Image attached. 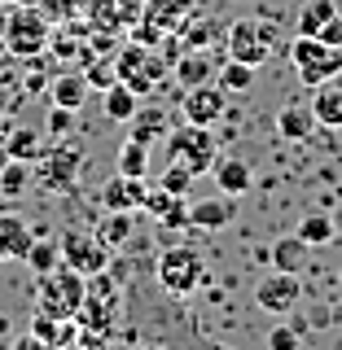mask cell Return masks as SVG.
<instances>
[{
    "label": "cell",
    "instance_id": "cell-1",
    "mask_svg": "<svg viewBox=\"0 0 342 350\" xmlns=\"http://www.w3.org/2000/svg\"><path fill=\"white\" fill-rule=\"evenodd\" d=\"M119 311H123V293H119V284L110 280L106 271L88 276V280H84L80 315H75L80 333H84V337H97V342H106V337L114 333V324H119Z\"/></svg>",
    "mask_w": 342,
    "mask_h": 350
},
{
    "label": "cell",
    "instance_id": "cell-2",
    "mask_svg": "<svg viewBox=\"0 0 342 350\" xmlns=\"http://www.w3.org/2000/svg\"><path fill=\"white\" fill-rule=\"evenodd\" d=\"M290 66L299 70V83L321 88L329 79H338L342 49H334V44H325V40H316V36H294V44H290Z\"/></svg>",
    "mask_w": 342,
    "mask_h": 350
},
{
    "label": "cell",
    "instance_id": "cell-3",
    "mask_svg": "<svg viewBox=\"0 0 342 350\" xmlns=\"http://www.w3.org/2000/svg\"><path fill=\"white\" fill-rule=\"evenodd\" d=\"M158 284L171 293V298H189L197 284L206 280V258L197 254L193 245H167L158 254Z\"/></svg>",
    "mask_w": 342,
    "mask_h": 350
},
{
    "label": "cell",
    "instance_id": "cell-4",
    "mask_svg": "<svg viewBox=\"0 0 342 350\" xmlns=\"http://www.w3.org/2000/svg\"><path fill=\"white\" fill-rule=\"evenodd\" d=\"M224 44H228V57L233 62L263 66L277 53V27H272V22H259V18H237V22H228Z\"/></svg>",
    "mask_w": 342,
    "mask_h": 350
},
{
    "label": "cell",
    "instance_id": "cell-5",
    "mask_svg": "<svg viewBox=\"0 0 342 350\" xmlns=\"http://www.w3.org/2000/svg\"><path fill=\"white\" fill-rule=\"evenodd\" d=\"M80 302H84V276L71 271L66 262H58L53 271L40 276V311L58 315V320H75L80 315Z\"/></svg>",
    "mask_w": 342,
    "mask_h": 350
},
{
    "label": "cell",
    "instance_id": "cell-6",
    "mask_svg": "<svg viewBox=\"0 0 342 350\" xmlns=\"http://www.w3.org/2000/svg\"><path fill=\"white\" fill-rule=\"evenodd\" d=\"M167 158L171 162H184L193 175H206L215 167V158H219V145H215V136H211V127H180V131H171L167 136Z\"/></svg>",
    "mask_w": 342,
    "mask_h": 350
},
{
    "label": "cell",
    "instance_id": "cell-7",
    "mask_svg": "<svg viewBox=\"0 0 342 350\" xmlns=\"http://www.w3.org/2000/svg\"><path fill=\"white\" fill-rule=\"evenodd\" d=\"M114 70H119V79H123L132 92H154V83L167 75V62H158V53H154V44H141V40H132L123 53H119V62H114Z\"/></svg>",
    "mask_w": 342,
    "mask_h": 350
},
{
    "label": "cell",
    "instance_id": "cell-8",
    "mask_svg": "<svg viewBox=\"0 0 342 350\" xmlns=\"http://www.w3.org/2000/svg\"><path fill=\"white\" fill-rule=\"evenodd\" d=\"M49 22H44L40 9H14L5 18V49L14 57H40L49 49Z\"/></svg>",
    "mask_w": 342,
    "mask_h": 350
},
{
    "label": "cell",
    "instance_id": "cell-9",
    "mask_svg": "<svg viewBox=\"0 0 342 350\" xmlns=\"http://www.w3.org/2000/svg\"><path fill=\"white\" fill-rule=\"evenodd\" d=\"M303 302V280L294 271H272L255 284V306L268 315H294Z\"/></svg>",
    "mask_w": 342,
    "mask_h": 350
},
{
    "label": "cell",
    "instance_id": "cell-10",
    "mask_svg": "<svg viewBox=\"0 0 342 350\" xmlns=\"http://www.w3.org/2000/svg\"><path fill=\"white\" fill-rule=\"evenodd\" d=\"M62 262L71 271H80V276H97V271H110V250L97 241V232H66L62 237Z\"/></svg>",
    "mask_w": 342,
    "mask_h": 350
},
{
    "label": "cell",
    "instance_id": "cell-11",
    "mask_svg": "<svg viewBox=\"0 0 342 350\" xmlns=\"http://www.w3.org/2000/svg\"><path fill=\"white\" fill-rule=\"evenodd\" d=\"M180 109H184V118H189V123L215 127L219 118H224V109H228V92H224V88H215V83H197V88L184 92Z\"/></svg>",
    "mask_w": 342,
    "mask_h": 350
},
{
    "label": "cell",
    "instance_id": "cell-12",
    "mask_svg": "<svg viewBox=\"0 0 342 350\" xmlns=\"http://www.w3.org/2000/svg\"><path fill=\"white\" fill-rule=\"evenodd\" d=\"M36 162H40L49 189H71L75 175H80V167H84V153L71 149V145H53V149H40Z\"/></svg>",
    "mask_w": 342,
    "mask_h": 350
},
{
    "label": "cell",
    "instance_id": "cell-13",
    "mask_svg": "<svg viewBox=\"0 0 342 350\" xmlns=\"http://www.w3.org/2000/svg\"><path fill=\"white\" fill-rule=\"evenodd\" d=\"M321 127L316 123V114H312V101H285L277 109V131H281V140H290V145H299V140H312V131Z\"/></svg>",
    "mask_w": 342,
    "mask_h": 350
},
{
    "label": "cell",
    "instance_id": "cell-14",
    "mask_svg": "<svg viewBox=\"0 0 342 350\" xmlns=\"http://www.w3.org/2000/svg\"><path fill=\"white\" fill-rule=\"evenodd\" d=\"M145 180H136V175H114V180L101 189V202L106 211H145Z\"/></svg>",
    "mask_w": 342,
    "mask_h": 350
},
{
    "label": "cell",
    "instance_id": "cell-15",
    "mask_svg": "<svg viewBox=\"0 0 342 350\" xmlns=\"http://www.w3.org/2000/svg\"><path fill=\"white\" fill-rule=\"evenodd\" d=\"M237 215V202L233 197H206V202H193L189 206V228H202V232H219V228H228Z\"/></svg>",
    "mask_w": 342,
    "mask_h": 350
},
{
    "label": "cell",
    "instance_id": "cell-16",
    "mask_svg": "<svg viewBox=\"0 0 342 350\" xmlns=\"http://www.w3.org/2000/svg\"><path fill=\"white\" fill-rule=\"evenodd\" d=\"M31 241H36V232L27 228V219L14 215V211H0V262H9V258H27Z\"/></svg>",
    "mask_w": 342,
    "mask_h": 350
},
{
    "label": "cell",
    "instance_id": "cell-17",
    "mask_svg": "<svg viewBox=\"0 0 342 350\" xmlns=\"http://www.w3.org/2000/svg\"><path fill=\"white\" fill-rule=\"evenodd\" d=\"M145 211L158 219L162 228H189V202L175 197V193H167V189H149Z\"/></svg>",
    "mask_w": 342,
    "mask_h": 350
},
{
    "label": "cell",
    "instance_id": "cell-18",
    "mask_svg": "<svg viewBox=\"0 0 342 350\" xmlns=\"http://www.w3.org/2000/svg\"><path fill=\"white\" fill-rule=\"evenodd\" d=\"M49 101H53V105H62V109H75V114H80L84 101H88V79H84L80 70H62L58 79L49 83Z\"/></svg>",
    "mask_w": 342,
    "mask_h": 350
},
{
    "label": "cell",
    "instance_id": "cell-19",
    "mask_svg": "<svg viewBox=\"0 0 342 350\" xmlns=\"http://www.w3.org/2000/svg\"><path fill=\"white\" fill-rule=\"evenodd\" d=\"M312 114H316L321 127H334V131L342 127V88H338V79L312 88Z\"/></svg>",
    "mask_w": 342,
    "mask_h": 350
},
{
    "label": "cell",
    "instance_id": "cell-20",
    "mask_svg": "<svg viewBox=\"0 0 342 350\" xmlns=\"http://www.w3.org/2000/svg\"><path fill=\"white\" fill-rule=\"evenodd\" d=\"M215 184H219V193H228V197H241V193H250V184H255V175H250V167L241 158H215Z\"/></svg>",
    "mask_w": 342,
    "mask_h": 350
},
{
    "label": "cell",
    "instance_id": "cell-21",
    "mask_svg": "<svg viewBox=\"0 0 342 350\" xmlns=\"http://www.w3.org/2000/svg\"><path fill=\"white\" fill-rule=\"evenodd\" d=\"M31 333H36L44 346L58 350V346H66V342H75V337H80V324H75V320H58V315H49V311H36Z\"/></svg>",
    "mask_w": 342,
    "mask_h": 350
},
{
    "label": "cell",
    "instance_id": "cell-22",
    "mask_svg": "<svg viewBox=\"0 0 342 350\" xmlns=\"http://www.w3.org/2000/svg\"><path fill=\"white\" fill-rule=\"evenodd\" d=\"M268 262H272L277 271H294V276H299L303 262H307V245L299 241V232H294V237H281V241H272Z\"/></svg>",
    "mask_w": 342,
    "mask_h": 350
},
{
    "label": "cell",
    "instance_id": "cell-23",
    "mask_svg": "<svg viewBox=\"0 0 342 350\" xmlns=\"http://www.w3.org/2000/svg\"><path fill=\"white\" fill-rule=\"evenodd\" d=\"M101 105H106V118H114V123H127V118L141 109V92H132V88L119 79V83H110V88H106Z\"/></svg>",
    "mask_w": 342,
    "mask_h": 350
},
{
    "label": "cell",
    "instance_id": "cell-24",
    "mask_svg": "<svg viewBox=\"0 0 342 350\" xmlns=\"http://www.w3.org/2000/svg\"><path fill=\"white\" fill-rule=\"evenodd\" d=\"M338 237V224H334V215H325V211H307L299 219V241L307 250L312 245H329V241Z\"/></svg>",
    "mask_w": 342,
    "mask_h": 350
},
{
    "label": "cell",
    "instance_id": "cell-25",
    "mask_svg": "<svg viewBox=\"0 0 342 350\" xmlns=\"http://www.w3.org/2000/svg\"><path fill=\"white\" fill-rule=\"evenodd\" d=\"M127 127H132L127 140H141V145H149V140H158L162 131H167V114H162L158 105H141L136 114L127 118Z\"/></svg>",
    "mask_w": 342,
    "mask_h": 350
},
{
    "label": "cell",
    "instance_id": "cell-26",
    "mask_svg": "<svg viewBox=\"0 0 342 350\" xmlns=\"http://www.w3.org/2000/svg\"><path fill=\"white\" fill-rule=\"evenodd\" d=\"M97 241L106 250H123L132 241V211H110L101 224H97Z\"/></svg>",
    "mask_w": 342,
    "mask_h": 350
},
{
    "label": "cell",
    "instance_id": "cell-27",
    "mask_svg": "<svg viewBox=\"0 0 342 350\" xmlns=\"http://www.w3.org/2000/svg\"><path fill=\"white\" fill-rule=\"evenodd\" d=\"M215 75V62L206 57L202 49H189L180 62H175V79H180L184 88H197V83H206Z\"/></svg>",
    "mask_w": 342,
    "mask_h": 350
},
{
    "label": "cell",
    "instance_id": "cell-28",
    "mask_svg": "<svg viewBox=\"0 0 342 350\" xmlns=\"http://www.w3.org/2000/svg\"><path fill=\"white\" fill-rule=\"evenodd\" d=\"M114 171H119V175H136V180H145V175H149V145H141V140H127V145L119 149V158H114Z\"/></svg>",
    "mask_w": 342,
    "mask_h": 350
},
{
    "label": "cell",
    "instance_id": "cell-29",
    "mask_svg": "<svg viewBox=\"0 0 342 350\" xmlns=\"http://www.w3.org/2000/svg\"><path fill=\"white\" fill-rule=\"evenodd\" d=\"M338 14V0H303L299 9V36H316L329 18Z\"/></svg>",
    "mask_w": 342,
    "mask_h": 350
},
{
    "label": "cell",
    "instance_id": "cell-30",
    "mask_svg": "<svg viewBox=\"0 0 342 350\" xmlns=\"http://www.w3.org/2000/svg\"><path fill=\"white\" fill-rule=\"evenodd\" d=\"M22 262H27V267L36 271V276H44V271H53V267L62 262V245H53L49 237H36V241H31V250H27V258H22Z\"/></svg>",
    "mask_w": 342,
    "mask_h": 350
},
{
    "label": "cell",
    "instance_id": "cell-31",
    "mask_svg": "<svg viewBox=\"0 0 342 350\" xmlns=\"http://www.w3.org/2000/svg\"><path fill=\"white\" fill-rule=\"evenodd\" d=\"M215 75H219V88H224V92H250V83H255V66L233 62V57L219 66Z\"/></svg>",
    "mask_w": 342,
    "mask_h": 350
},
{
    "label": "cell",
    "instance_id": "cell-32",
    "mask_svg": "<svg viewBox=\"0 0 342 350\" xmlns=\"http://www.w3.org/2000/svg\"><path fill=\"white\" fill-rule=\"evenodd\" d=\"M5 149H9V158H18V162H36L40 158V136L31 127H18L14 136H5Z\"/></svg>",
    "mask_w": 342,
    "mask_h": 350
},
{
    "label": "cell",
    "instance_id": "cell-33",
    "mask_svg": "<svg viewBox=\"0 0 342 350\" xmlns=\"http://www.w3.org/2000/svg\"><path fill=\"white\" fill-rule=\"evenodd\" d=\"M193 180H197V175L184 167V162H171V167L158 175V189H167V193H175V197H184V193L193 189Z\"/></svg>",
    "mask_w": 342,
    "mask_h": 350
},
{
    "label": "cell",
    "instance_id": "cell-34",
    "mask_svg": "<svg viewBox=\"0 0 342 350\" xmlns=\"http://www.w3.org/2000/svg\"><path fill=\"white\" fill-rule=\"evenodd\" d=\"M27 180H31V167H27V162H18V158H9V167L0 171V193L18 197L22 189H27Z\"/></svg>",
    "mask_w": 342,
    "mask_h": 350
},
{
    "label": "cell",
    "instance_id": "cell-35",
    "mask_svg": "<svg viewBox=\"0 0 342 350\" xmlns=\"http://www.w3.org/2000/svg\"><path fill=\"white\" fill-rule=\"evenodd\" d=\"M303 333H307V328L299 320H294V324H277L268 333V350H299L303 346Z\"/></svg>",
    "mask_w": 342,
    "mask_h": 350
},
{
    "label": "cell",
    "instance_id": "cell-36",
    "mask_svg": "<svg viewBox=\"0 0 342 350\" xmlns=\"http://www.w3.org/2000/svg\"><path fill=\"white\" fill-rule=\"evenodd\" d=\"M180 31H184V44H189V49H206V44L215 40V31H219V27H215V22H206V18H202V22H193V18H189Z\"/></svg>",
    "mask_w": 342,
    "mask_h": 350
},
{
    "label": "cell",
    "instance_id": "cell-37",
    "mask_svg": "<svg viewBox=\"0 0 342 350\" xmlns=\"http://www.w3.org/2000/svg\"><path fill=\"white\" fill-rule=\"evenodd\" d=\"M84 79H88V88H101V92H106L110 83H119V70L110 62H93V70H88Z\"/></svg>",
    "mask_w": 342,
    "mask_h": 350
},
{
    "label": "cell",
    "instance_id": "cell-38",
    "mask_svg": "<svg viewBox=\"0 0 342 350\" xmlns=\"http://www.w3.org/2000/svg\"><path fill=\"white\" fill-rule=\"evenodd\" d=\"M316 40H325V44H334V49H342V14H334L325 22L321 31H316Z\"/></svg>",
    "mask_w": 342,
    "mask_h": 350
},
{
    "label": "cell",
    "instance_id": "cell-39",
    "mask_svg": "<svg viewBox=\"0 0 342 350\" xmlns=\"http://www.w3.org/2000/svg\"><path fill=\"white\" fill-rule=\"evenodd\" d=\"M71 118H75V109L53 105V114H49V131H53V136H66V131H71Z\"/></svg>",
    "mask_w": 342,
    "mask_h": 350
},
{
    "label": "cell",
    "instance_id": "cell-40",
    "mask_svg": "<svg viewBox=\"0 0 342 350\" xmlns=\"http://www.w3.org/2000/svg\"><path fill=\"white\" fill-rule=\"evenodd\" d=\"M9 350H53V346H44V342H40L36 333H22V337H18V342L9 346Z\"/></svg>",
    "mask_w": 342,
    "mask_h": 350
},
{
    "label": "cell",
    "instance_id": "cell-41",
    "mask_svg": "<svg viewBox=\"0 0 342 350\" xmlns=\"http://www.w3.org/2000/svg\"><path fill=\"white\" fill-rule=\"evenodd\" d=\"M9 167V149H5V140H0V171Z\"/></svg>",
    "mask_w": 342,
    "mask_h": 350
},
{
    "label": "cell",
    "instance_id": "cell-42",
    "mask_svg": "<svg viewBox=\"0 0 342 350\" xmlns=\"http://www.w3.org/2000/svg\"><path fill=\"white\" fill-rule=\"evenodd\" d=\"M211 350H233V346H211Z\"/></svg>",
    "mask_w": 342,
    "mask_h": 350
},
{
    "label": "cell",
    "instance_id": "cell-43",
    "mask_svg": "<svg viewBox=\"0 0 342 350\" xmlns=\"http://www.w3.org/2000/svg\"><path fill=\"white\" fill-rule=\"evenodd\" d=\"M145 350H158V346H145Z\"/></svg>",
    "mask_w": 342,
    "mask_h": 350
},
{
    "label": "cell",
    "instance_id": "cell-44",
    "mask_svg": "<svg viewBox=\"0 0 342 350\" xmlns=\"http://www.w3.org/2000/svg\"><path fill=\"white\" fill-rule=\"evenodd\" d=\"M338 284H342V276H338Z\"/></svg>",
    "mask_w": 342,
    "mask_h": 350
}]
</instances>
